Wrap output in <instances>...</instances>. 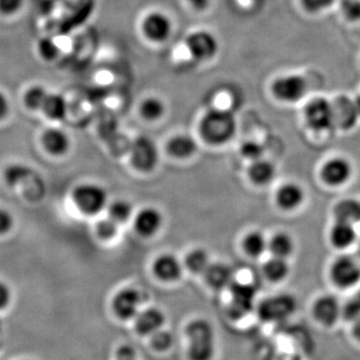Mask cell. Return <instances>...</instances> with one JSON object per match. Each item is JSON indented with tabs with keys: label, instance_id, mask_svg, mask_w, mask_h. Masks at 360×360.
Here are the masks:
<instances>
[{
	"label": "cell",
	"instance_id": "cell-40",
	"mask_svg": "<svg viewBox=\"0 0 360 360\" xmlns=\"http://www.w3.org/2000/svg\"><path fill=\"white\" fill-rule=\"evenodd\" d=\"M241 155L253 161L260 160L264 153V148L255 141H246L240 148Z\"/></svg>",
	"mask_w": 360,
	"mask_h": 360
},
{
	"label": "cell",
	"instance_id": "cell-47",
	"mask_svg": "<svg viewBox=\"0 0 360 360\" xmlns=\"http://www.w3.org/2000/svg\"><path fill=\"white\" fill-rule=\"evenodd\" d=\"M355 108H356L357 113H359L360 117V94L355 96L354 98Z\"/></svg>",
	"mask_w": 360,
	"mask_h": 360
},
{
	"label": "cell",
	"instance_id": "cell-25",
	"mask_svg": "<svg viewBox=\"0 0 360 360\" xmlns=\"http://www.w3.org/2000/svg\"><path fill=\"white\" fill-rule=\"evenodd\" d=\"M264 274L271 283H281L290 274V265L284 258L272 257L264 264Z\"/></svg>",
	"mask_w": 360,
	"mask_h": 360
},
{
	"label": "cell",
	"instance_id": "cell-28",
	"mask_svg": "<svg viewBox=\"0 0 360 360\" xmlns=\"http://www.w3.org/2000/svg\"><path fill=\"white\" fill-rule=\"evenodd\" d=\"M335 213L336 220L355 225L360 221V203L352 200L341 201L336 205Z\"/></svg>",
	"mask_w": 360,
	"mask_h": 360
},
{
	"label": "cell",
	"instance_id": "cell-9",
	"mask_svg": "<svg viewBox=\"0 0 360 360\" xmlns=\"http://www.w3.org/2000/svg\"><path fill=\"white\" fill-rule=\"evenodd\" d=\"M333 283L341 290H349L360 283V264L350 257H341L330 267Z\"/></svg>",
	"mask_w": 360,
	"mask_h": 360
},
{
	"label": "cell",
	"instance_id": "cell-46",
	"mask_svg": "<svg viewBox=\"0 0 360 360\" xmlns=\"http://www.w3.org/2000/svg\"><path fill=\"white\" fill-rule=\"evenodd\" d=\"M352 331L355 340L360 342V317L352 321Z\"/></svg>",
	"mask_w": 360,
	"mask_h": 360
},
{
	"label": "cell",
	"instance_id": "cell-4",
	"mask_svg": "<svg viewBox=\"0 0 360 360\" xmlns=\"http://www.w3.org/2000/svg\"><path fill=\"white\" fill-rule=\"evenodd\" d=\"M307 80L300 73L279 75L271 84V92L277 101L284 103H296L307 96Z\"/></svg>",
	"mask_w": 360,
	"mask_h": 360
},
{
	"label": "cell",
	"instance_id": "cell-41",
	"mask_svg": "<svg viewBox=\"0 0 360 360\" xmlns=\"http://www.w3.org/2000/svg\"><path fill=\"white\" fill-rule=\"evenodd\" d=\"M115 360H137L136 352L131 345H120L116 349Z\"/></svg>",
	"mask_w": 360,
	"mask_h": 360
},
{
	"label": "cell",
	"instance_id": "cell-7",
	"mask_svg": "<svg viewBox=\"0 0 360 360\" xmlns=\"http://www.w3.org/2000/svg\"><path fill=\"white\" fill-rule=\"evenodd\" d=\"M304 117L307 125L315 131H326L335 127L331 101L326 97H315L307 104Z\"/></svg>",
	"mask_w": 360,
	"mask_h": 360
},
{
	"label": "cell",
	"instance_id": "cell-49",
	"mask_svg": "<svg viewBox=\"0 0 360 360\" xmlns=\"http://www.w3.org/2000/svg\"><path fill=\"white\" fill-rule=\"evenodd\" d=\"M1 328H2V324H1V321H0V331H1Z\"/></svg>",
	"mask_w": 360,
	"mask_h": 360
},
{
	"label": "cell",
	"instance_id": "cell-29",
	"mask_svg": "<svg viewBox=\"0 0 360 360\" xmlns=\"http://www.w3.org/2000/svg\"><path fill=\"white\" fill-rule=\"evenodd\" d=\"M245 250L250 257H259L269 250V241L259 231H252L246 236L243 241Z\"/></svg>",
	"mask_w": 360,
	"mask_h": 360
},
{
	"label": "cell",
	"instance_id": "cell-19",
	"mask_svg": "<svg viewBox=\"0 0 360 360\" xmlns=\"http://www.w3.org/2000/svg\"><path fill=\"white\" fill-rule=\"evenodd\" d=\"M155 276L162 281H176L181 276V264L176 257L172 255H161L155 264Z\"/></svg>",
	"mask_w": 360,
	"mask_h": 360
},
{
	"label": "cell",
	"instance_id": "cell-11",
	"mask_svg": "<svg viewBox=\"0 0 360 360\" xmlns=\"http://www.w3.org/2000/svg\"><path fill=\"white\" fill-rule=\"evenodd\" d=\"M142 295L134 288H124L118 291L112 300V310L118 319L123 321L134 319L139 312Z\"/></svg>",
	"mask_w": 360,
	"mask_h": 360
},
{
	"label": "cell",
	"instance_id": "cell-17",
	"mask_svg": "<svg viewBox=\"0 0 360 360\" xmlns=\"http://www.w3.org/2000/svg\"><path fill=\"white\" fill-rule=\"evenodd\" d=\"M305 200V193L297 184H285L278 189L276 193V202L283 210H297Z\"/></svg>",
	"mask_w": 360,
	"mask_h": 360
},
{
	"label": "cell",
	"instance_id": "cell-1",
	"mask_svg": "<svg viewBox=\"0 0 360 360\" xmlns=\"http://www.w3.org/2000/svg\"><path fill=\"white\" fill-rule=\"evenodd\" d=\"M188 360H212L215 355L214 329L210 321L196 319L189 321L184 329Z\"/></svg>",
	"mask_w": 360,
	"mask_h": 360
},
{
	"label": "cell",
	"instance_id": "cell-32",
	"mask_svg": "<svg viewBox=\"0 0 360 360\" xmlns=\"http://www.w3.org/2000/svg\"><path fill=\"white\" fill-rule=\"evenodd\" d=\"M186 265L191 272L196 274H205L210 267V257L207 252L203 250H194L187 255Z\"/></svg>",
	"mask_w": 360,
	"mask_h": 360
},
{
	"label": "cell",
	"instance_id": "cell-2",
	"mask_svg": "<svg viewBox=\"0 0 360 360\" xmlns=\"http://www.w3.org/2000/svg\"><path fill=\"white\" fill-rule=\"evenodd\" d=\"M236 130V117L232 111L212 108L203 116L200 123L201 135L212 144H224L231 141Z\"/></svg>",
	"mask_w": 360,
	"mask_h": 360
},
{
	"label": "cell",
	"instance_id": "cell-36",
	"mask_svg": "<svg viewBox=\"0 0 360 360\" xmlns=\"http://www.w3.org/2000/svg\"><path fill=\"white\" fill-rule=\"evenodd\" d=\"M108 213H110V219L115 220L117 224H122V222L127 221V220L129 219L130 217H131L132 206L129 201H115V202L110 206Z\"/></svg>",
	"mask_w": 360,
	"mask_h": 360
},
{
	"label": "cell",
	"instance_id": "cell-48",
	"mask_svg": "<svg viewBox=\"0 0 360 360\" xmlns=\"http://www.w3.org/2000/svg\"><path fill=\"white\" fill-rule=\"evenodd\" d=\"M283 360H302V359H298L297 356H288V357H286V359H284Z\"/></svg>",
	"mask_w": 360,
	"mask_h": 360
},
{
	"label": "cell",
	"instance_id": "cell-37",
	"mask_svg": "<svg viewBox=\"0 0 360 360\" xmlns=\"http://www.w3.org/2000/svg\"><path fill=\"white\" fill-rule=\"evenodd\" d=\"M37 53L39 58L44 59L47 63L56 60L59 56V49L56 42L51 39H39L37 47Z\"/></svg>",
	"mask_w": 360,
	"mask_h": 360
},
{
	"label": "cell",
	"instance_id": "cell-20",
	"mask_svg": "<svg viewBox=\"0 0 360 360\" xmlns=\"http://www.w3.org/2000/svg\"><path fill=\"white\" fill-rule=\"evenodd\" d=\"M330 241L333 245L340 250H345L355 243L356 231L354 224L336 220L330 231Z\"/></svg>",
	"mask_w": 360,
	"mask_h": 360
},
{
	"label": "cell",
	"instance_id": "cell-14",
	"mask_svg": "<svg viewBox=\"0 0 360 360\" xmlns=\"http://www.w3.org/2000/svg\"><path fill=\"white\" fill-rule=\"evenodd\" d=\"M352 175V165L342 158H331L324 163L321 177L330 186H341L347 184Z\"/></svg>",
	"mask_w": 360,
	"mask_h": 360
},
{
	"label": "cell",
	"instance_id": "cell-23",
	"mask_svg": "<svg viewBox=\"0 0 360 360\" xmlns=\"http://www.w3.org/2000/svg\"><path fill=\"white\" fill-rule=\"evenodd\" d=\"M269 250L272 257L286 259L295 251V241L290 234L279 232L269 241Z\"/></svg>",
	"mask_w": 360,
	"mask_h": 360
},
{
	"label": "cell",
	"instance_id": "cell-43",
	"mask_svg": "<svg viewBox=\"0 0 360 360\" xmlns=\"http://www.w3.org/2000/svg\"><path fill=\"white\" fill-rule=\"evenodd\" d=\"M187 6L198 13H205L210 8L212 0H186Z\"/></svg>",
	"mask_w": 360,
	"mask_h": 360
},
{
	"label": "cell",
	"instance_id": "cell-3",
	"mask_svg": "<svg viewBox=\"0 0 360 360\" xmlns=\"http://www.w3.org/2000/svg\"><path fill=\"white\" fill-rule=\"evenodd\" d=\"M139 30L149 44H165L174 33V21L168 14L160 11H151L142 16Z\"/></svg>",
	"mask_w": 360,
	"mask_h": 360
},
{
	"label": "cell",
	"instance_id": "cell-44",
	"mask_svg": "<svg viewBox=\"0 0 360 360\" xmlns=\"http://www.w3.org/2000/svg\"><path fill=\"white\" fill-rule=\"evenodd\" d=\"M11 300V288L0 281V310L6 309Z\"/></svg>",
	"mask_w": 360,
	"mask_h": 360
},
{
	"label": "cell",
	"instance_id": "cell-13",
	"mask_svg": "<svg viewBox=\"0 0 360 360\" xmlns=\"http://www.w3.org/2000/svg\"><path fill=\"white\" fill-rule=\"evenodd\" d=\"M312 314L322 326H333L342 316V305L335 295H321L315 300Z\"/></svg>",
	"mask_w": 360,
	"mask_h": 360
},
{
	"label": "cell",
	"instance_id": "cell-26",
	"mask_svg": "<svg viewBox=\"0 0 360 360\" xmlns=\"http://www.w3.org/2000/svg\"><path fill=\"white\" fill-rule=\"evenodd\" d=\"M41 110L51 120H61L65 117L68 112V104L65 97L60 94H49Z\"/></svg>",
	"mask_w": 360,
	"mask_h": 360
},
{
	"label": "cell",
	"instance_id": "cell-31",
	"mask_svg": "<svg viewBox=\"0 0 360 360\" xmlns=\"http://www.w3.org/2000/svg\"><path fill=\"white\" fill-rule=\"evenodd\" d=\"M165 105L160 98L155 96L148 97L141 104V113L146 120H156L165 115Z\"/></svg>",
	"mask_w": 360,
	"mask_h": 360
},
{
	"label": "cell",
	"instance_id": "cell-38",
	"mask_svg": "<svg viewBox=\"0 0 360 360\" xmlns=\"http://www.w3.org/2000/svg\"><path fill=\"white\" fill-rule=\"evenodd\" d=\"M25 0H0V16L13 18L25 7Z\"/></svg>",
	"mask_w": 360,
	"mask_h": 360
},
{
	"label": "cell",
	"instance_id": "cell-21",
	"mask_svg": "<svg viewBox=\"0 0 360 360\" xmlns=\"http://www.w3.org/2000/svg\"><path fill=\"white\" fill-rule=\"evenodd\" d=\"M205 276L207 283L215 290L229 288L233 281L231 267L224 264H210L205 272Z\"/></svg>",
	"mask_w": 360,
	"mask_h": 360
},
{
	"label": "cell",
	"instance_id": "cell-12",
	"mask_svg": "<svg viewBox=\"0 0 360 360\" xmlns=\"http://www.w3.org/2000/svg\"><path fill=\"white\" fill-rule=\"evenodd\" d=\"M131 160L137 169L150 172L158 161V151L155 142L146 136L139 137L131 146Z\"/></svg>",
	"mask_w": 360,
	"mask_h": 360
},
{
	"label": "cell",
	"instance_id": "cell-27",
	"mask_svg": "<svg viewBox=\"0 0 360 360\" xmlns=\"http://www.w3.org/2000/svg\"><path fill=\"white\" fill-rule=\"evenodd\" d=\"M198 144L189 135H177L168 144V150L172 155L179 158L191 156L196 151Z\"/></svg>",
	"mask_w": 360,
	"mask_h": 360
},
{
	"label": "cell",
	"instance_id": "cell-15",
	"mask_svg": "<svg viewBox=\"0 0 360 360\" xmlns=\"http://www.w3.org/2000/svg\"><path fill=\"white\" fill-rule=\"evenodd\" d=\"M331 103H333L335 127H340L341 129H352L359 118L355 108L354 98L347 96H340L331 101Z\"/></svg>",
	"mask_w": 360,
	"mask_h": 360
},
{
	"label": "cell",
	"instance_id": "cell-16",
	"mask_svg": "<svg viewBox=\"0 0 360 360\" xmlns=\"http://www.w3.org/2000/svg\"><path fill=\"white\" fill-rule=\"evenodd\" d=\"M165 324V315L155 307H150L139 311L134 319L135 331L141 336H150L163 328Z\"/></svg>",
	"mask_w": 360,
	"mask_h": 360
},
{
	"label": "cell",
	"instance_id": "cell-22",
	"mask_svg": "<svg viewBox=\"0 0 360 360\" xmlns=\"http://www.w3.org/2000/svg\"><path fill=\"white\" fill-rule=\"evenodd\" d=\"M44 142L47 150L54 155H65L70 146L68 135L56 129H49L45 132Z\"/></svg>",
	"mask_w": 360,
	"mask_h": 360
},
{
	"label": "cell",
	"instance_id": "cell-34",
	"mask_svg": "<svg viewBox=\"0 0 360 360\" xmlns=\"http://www.w3.org/2000/svg\"><path fill=\"white\" fill-rule=\"evenodd\" d=\"M49 92L40 85H34L26 91L25 101L26 105L32 110H41Z\"/></svg>",
	"mask_w": 360,
	"mask_h": 360
},
{
	"label": "cell",
	"instance_id": "cell-45",
	"mask_svg": "<svg viewBox=\"0 0 360 360\" xmlns=\"http://www.w3.org/2000/svg\"><path fill=\"white\" fill-rule=\"evenodd\" d=\"M9 110L8 99L4 92L0 91V120L7 115Z\"/></svg>",
	"mask_w": 360,
	"mask_h": 360
},
{
	"label": "cell",
	"instance_id": "cell-6",
	"mask_svg": "<svg viewBox=\"0 0 360 360\" xmlns=\"http://www.w3.org/2000/svg\"><path fill=\"white\" fill-rule=\"evenodd\" d=\"M184 44L195 63H208L219 54V40L208 30H194L186 35Z\"/></svg>",
	"mask_w": 360,
	"mask_h": 360
},
{
	"label": "cell",
	"instance_id": "cell-33",
	"mask_svg": "<svg viewBox=\"0 0 360 360\" xmlns=\"http://www.w3.org/2000/svg\"><path fill=\"white\" fill-rule=\"evenodd\" d=\"M174 335L172 333H169L165 329L161 328L160 330L156 331L149 336V343H150V347L156 352H167L174 345Z\"/></svg>",
	"mask_w": 360,
	"mask_h": 360
},
{
	"label": "cell",
	"instance_id": "cell-10",
	"mask_svg": "<svg viewBox=\"0 0 360 360\" xmlns=\"http://www.w3.org/2000/svg\"><path fill=\"white\" fill-rule=\"evenodd\" d=\"M73 196L79 210L87 214H96L101 212L108 202V193L103 187L96 184L78 186Z\"/></svg>",
	"mask_w": 360,
	"mask_h": 360
},
{
	"label": "cell",
	"instance_id": "cell-39",
	"mask_svg": "<svg viewBox=\"0 0 360 360\" xmlns=\"http://www.w3.org/2000/svg\"><path fill=\"white\" fill-rule=\"evenodd\" d=\"M118 224L110 217L101 220L97 224L96 231L101 238L108 239L117 233Z\"/></svg>",
	"mask_w": 360,
	"mask_h": 360
},
{
	"label": "cell",
	"instance_id": "cell-18",
	"mask_svg": "<svg viewBox=\"0 0 360 360\" xmlns=\"http://www.w3.org/2000/svg\"><path fill=\"white\" fill-rule=\"evenodd\" d=\"M162 224V215L155 208L141 210L135 220V229L143 236H151L158 231Z\"/></svg>",
	"mask_w": 360,
	"mask_h": 360
},
{
	"label": "cell",
	"instance_id": "cell-24",
	"mask_svg": "<svg viewBox=\"0 0 360 360\" xmlns=\"http://www.w3.org/2000/svg\"><path fill=\"white\" fill-rule=\"evenodd\" d=\"M250 176L258 186L269 184L276 176V167L269 161L260 160L253 161L250 168Z\"/></svg>",
	"mask_w": 360,
	"mask_h": 360
},
{
	"label": "cell",
	"instance_id": "cell-5",
	"mask_svg": "<svg viewBox=\"0 0 360 360\" xmlns=\"http://www.w3.org/2000/svg\"><path fill=\"white\" fill-rule=\"evenodd\" d=\"M297 309V302L292 295H277L269 296L259 303L257 314L259 319L264 322L276 323L288 321Z\"/></svg>",
	"mask_w": 360,
	"mask_h": 360
},
{
	"label": "cell",
	"instance_id": "cell-42",
	"mask_svg": "<svg viewBox=\"0 0 360 360\" xmlns=\"http://www.w3.org/2000/svg\"><path fill=\"white\" fill-rule=\"evenodd\" d=\"M13 225V219L11 213L0 208V234H4L11 231Z\"/></svg>",
	"mask_w": 360,
	"mask_h": 360
},
{
	"label": "cell",
	"instance_id": "cell-50",
	"mask_svg": "<svg viewBox=\"0 0 360 360\" xmlns=\"http://www.w3.org/2000/svg\"><path fill=\"white\" fill-rule=\"evenodd\" d=\"M359 292H360V290H359Z\"/></svg>",
	"mask_w": 360,
	"mask_h": 360
},
{
	"label": "cell",
	"instance_id": "cell-35",
	"mask_svg": "<svg viewBox=\"0 0 360 360\" xmlns=\"http://www.w3.org/2000/svg\"><path fill=\"white\" fill-rule=\"evenodd\" d=\"M338 6L341 16L347 22H360V0H340Z\"/></svg>",
	"mask_w": 360,
	"mask_h": 360
},
{
	"label": "cell",
	"instance_id": "cell-30",
	"mask_svg": "<svg viewBox=\"0 0 360 360\" xmlns=\"http://www.w3.org/2000/svg\"><path fill=\"white\" fill-rule=\"evenodd\" d=\"M338 1L340 0H298V4L303 13L319 16L338 6Z\"/></svg>",
	"mask_w": 360,
	"mask_h": 360
},
{
	"label": "cell",
	"instance_id": "cell-8",
	"mask_svg": "<svg viewBox=\"0 0 360 360\" xmlns=\"http://www.w3.org/2000/svg\"><path fill=\"white\" fill-rule=\"evenodd\" d=\"M231 300L229 303V314L231 319H239L250 314L253 309L255 291V286L240 281H232L231 286Z\"/></svg>",
	"mask_w": 360,
	"mask_h": 360
}]
</instances>
